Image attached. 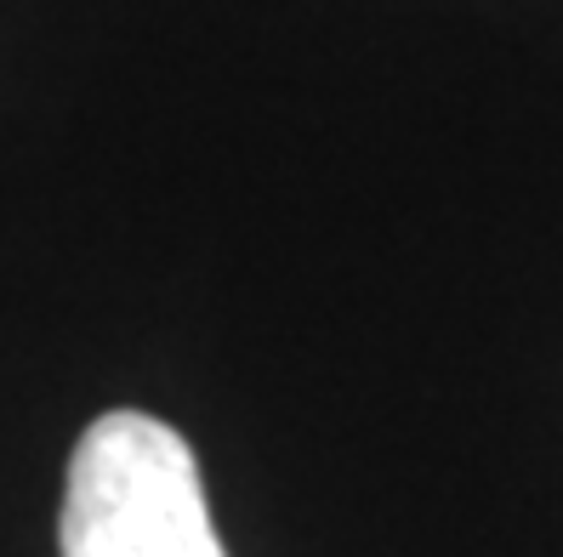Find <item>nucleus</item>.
<instances>
[{
	"label": "nucleus",
	"mask_w": 563,
	"mask_h": 557,
	"mask_svg": "<svg viewBox=\"0 0 563 557\" xmlns=\"http://www.w3.org/2000/svg\"><path fill=\"white\" fill-rule=\"evenodd\" d=\"M57 552L63 557H228L188 438L143 410L97 415L69 455Z\"/></svg>",
	"instance_id": "f257e3e1"
}]
</instances>
